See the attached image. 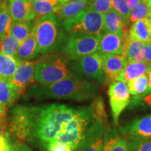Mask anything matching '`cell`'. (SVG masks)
Listing matches in <instances>:
<instances>
[{
  "mask_svg": "<svg viewBox=\"0 0 151 151\" xmlns=\"http://www.w3.org/2000/svg\"><path fill=\"white\" fill-rule=\"evenodd\" d=\"M96 83L73 73L67 78L50 85L32 84L23 94L25 99H71L76 101L97 97Z\"/></svg>",
  "mask_w": 151,
  "mask_h": 151,
  "instance_id": "cell-1",
  "label": "cell"
},
{
  "mask_svg": "<svg viewBox=\"0 0 151 151\" xmlns=\"http://www.w3.org/2000/svg\"><path fill=\"white\" fill-rule=\"evenodd\" d=\"M78 109L58 104L39 106L35 129L36 143L46 148L58 135L63 124L75 116Z\"/></svg>",
  "mask_w": 151,
  "mask_h": 151,
  "instance_id": "cell-2",
  "label": "cell"
},
{
  "mask_svg": "<svg viewBox=\"0 0 151 151\" xmlns=\"http://www.w3.org/2000/svg\"><path fill=\"white\" fill-rule=\"evenodd\" d=\"M34 30L39 52L43 56L61 50L67 37L63 20L53 13L36 19Z\"/></svg>",
  "mask_w": 151,
  "mask_h": 151,
  "instance_id": "cell-3",
  "label": "cell"
},
{
  "mask_svg": "<svg viewBox=\"0 0 151 151\" xmlns=\"http://www.w3.org/2000/svg\"><path fill=\"white\" fill-rule=\"evenodd\" d=\"M39 106L14 105L8 116V132L22 143H36L35 129Z\"/></svg>",
  "mask_w": 151,
  "mask_h": 151,
  "instance_id": "cell-4",
  "label": "cell"
},
{
  "mask_svg": "<svg viewBox=\"0 0 151 151\" xmlns=\"http://www.w3.org/2000/svg\"><path fill=\"white\" fill-rule=\"evenodd\" d=\"M69 59L60 53L44 55L38 60L35 68V81L42 85H50L73 74Z\"/></svg>",
  "mask_w": 151,
  "mask_h": 151,
  "instance_id": "cell-5",
  "label": "cell"
},
{
  "mask_svg": "<svg viewBox=\"0 0 151 151\" xmlns=\"http://www.w3.org/2000/svg\"><path fill=\"white\" fill-rule=\"evenodd\" d=\"M101 35L69 33L62 47V53L69 60H76L97 52Z\"/></svg>",
  "mask_w": 151,
  "mask_h": 151,
  "instance_id": "cell-6",
  "label": "cell"
},
{
  "mask_svg": "<svg viewBox=\"0 0 151 151\" xmlns=\"http://www.w3.org/2000/svg\"><path fill=\"white\" fill-rule=\"evenodd\" d=\"M104 16L88 8L73 18L64 20L63 26L68 33L101 35L104 30Z\"/></svg>",
  "mask_w": 151,
  "mask_h": 151,
  "instance_id": "cell-7",
  "label": "cell"
},
{
  "mask_svg": "<svg viewBox=\"0 0 151 151\" xmlns=\"http://www.w3.org/2000/svg\"><path fill=\"white\" fill-rule=\"evenodd\" d=\"M69 67L73 73L96 83L104 81L103 55L98 51L73 60Z\"/></svg>",
  "mask_w": 151,
  "mask_h": 151,
  "instance_id": "cell-8",
  "label": "cell"
},
{
  "mask_svg": "<svg viewBox=\"0 0 151 151\" xmlns=\"http://www.w3.org/2000/svg\"><path fill=\"white\" fill-rule=\"evenodd\" d=\"M108 94L113 122L115 125L117 126L118 125L120 114L129 104L131 101L127 84L123 81H114L109 85Z\"/></svg>",
  "mask_w": 151,
  "mask_h": 151,
  "instance_id": "cell-9",
  "label": "cell"
},
{
  "mask_svg": "<svg viewBox=\"0 0 151 151\" xmlns=\"http://www.w3.org/2000/svg\"><path fill=\"white\" fill-rule=\"evenodd\" d=\"M105 126L101 122L94 121L73 151H103Z\"/></svg>",
  "mask_w": 151,
  "mask_h": 151,
  "instance_id": "cell-10",
  "label": "cell"
},
{
  "mask_svg": "<svg viewBox=\"0 0 151 151\" xmlns=\"http://www.w3.org/2000/svg\"><path fill=\"white\" fill-rule=\"evenodd\" d=\"M94 121L91 106L81 107L69 121L63 124L60 132L71 134L82 139L87 129Z\"/></svg>",
  "mask_w": 151,
  "mask_h": 151,
  "instance_id": "cell-11",
  "label": "cell"
},
{
  "mask_svg": "<svg viewBox=\"0 0 151 151\" xmlns=\"http://www.w3.org/2000/svg\"><path fill=\"white\" fill-rule=\"evenodd\" d=\"M103 71L104 73V83L111 85L127 67L128 61L122 55H102Z\"/></svg>",
  "mask_w": 151,
  "mask_h": 151,
  "instance_id": "cell-12",
  "label": "cell"
},
{
  "mask_svg": "<svg viewBox=\"0 0 151 151\" xmlns=\"http://www.w3.org/2000/svg\"><path fill=\"white\" fill-rule=\"evenodd\" d=\"M129 32L122 35L103 32L100 37L98 52L101 55H124L126 37Z\"/></svg>",
  "mask_w": 151,
  "mask_h": 151,
  "instance_id": "cell-13",
  "label": "cell"
},
{
  "mask_svg": "<svg viewBox=\"0 0 151 151\" xmlns=\"http://www.w3.org/2000/svg\"><path fill=\"white\" fill-rule=\"evenodd\" d=\"M124 138H151V115L137 118L119 129Z\"/></svg>",
  "mask_w": 151,
  "mask_h": 151,
  "instance_id": "cell-14",
  "label": "cell"
},
{
  "mask_svg": "<svg viewBox=\"0 0 151 151\" xmlns=\"http://www.w3.org/2000/svg\"><path fill=\"white\" fill-rule=\"evenodd\" d=\"M37 62H20L14 76L9 81L13 86L25 92L27 88L35 81V68Z\"/></svg>",
  "mask_w": 151,
  "mask_h": 151,
  "instance_id": "cell-15",
  "label": "cell"
},
{
  "mask_svg": "<svg viewBox=\"0 0 151 151\" xmlns=\"http://www.w3.org/2000/svg\"><path fill=\"white\" fill-rule=\"evenodd\" d=\"M8 9L13 22L32 21L37 18L29 0H9Z\"/></svg>",
  "mask_w": 151,
  "mask_h": 151,
  "instance_id": "cell-16",
  "label": "cell"
},
{
  "mask_svg": "<svg viewBox=\"0 0 151 151\" xmlns=\"http://www.w3.org/2000/svg\"><path fill=\"white\" fill-rule=\"evenodd\" d=\"M103 151H129L128 142L116 127L108 125L104 134Z\"/></svg>",
  "mask_w": 151,
  "mask_h": 151,
  "instance_id": "cell-17",
  "label": "cell"
},
{
  "mask_svg": "<svg viewBox=\"0 0 151 151\" xmlns=\"http://www.w3.org/2000/svg\"><path fill=\"white\" fill-rule=\"evenodd\" d=\"M103 32L126 34L129 32L128 24L125 19L112 8L104 16Z\"/></svg>",
  "mask_w": 151,
  "mask_h": 151,
  "instance_id": "cell-18",
  "label": "cell"
},
{
  "mask_svg": "<svg viewBox=\"0 0 151 151\" xmlns=\"http://www.w3.org/2000/svg\"><path fill=\"white\" fill-rule=\"evenodd\" d=\"M92 1V0H71L60 4L53 14L64 21L86 10L90 6Z\"/></svg>",
  "mask_w": 151,
  "mask_h": 151,
  "instance_id": "cell-19",
  "label": "cell"
},
{
  "mask_svg": "<svg viewBox=\"0 0 151 151\" xmlns=\"http://www.w3.org/2000/svg\"><path fill=\"white\" fill-rule=\"evenodd\" d=\"M40 52L33 28L32 32L29 37L20 43L18 52L15 56V59L19 63L23 62H30L38 58Z\"/></svg>",
  "mask_w": 151,
  "mask_h": 151,
  "instance_id": "cell-20",
  "label": "cell"
},
{
  "mask_svg": "<svg viewBox=\"0 0 151 151\" xmlns=\"http://www.w3.org/2000/svg\"><path fill=\"white\" fill-rule=\"evenodd\" d=\"M129 35L134 40L151 43V19L146 18L132 23L129 29Z\"/></svg>",
  "mask_w": 151,
  "mask_h": 151,
  "instance_id": "cell-21",
  "label": "cell"
},
{
  "mask_svg": "<svg viewBox=\"0 0 151 151\" xmlns=\"http://www.w3.org/2000/svg\"><path fill=\"white\" fill-rule=\"evenodd\" d=\"M148 74L141 76L127 83L129 93L134 96L130 101V103H132V106L140 104L143 96L148 90Z\"/></svg>",
  "mask_w": 151,
  "mask_h": 151,
  "instance_id": "cell-22",
  "label": "cell"
},
{
  "mask_svg": "<svg viewBox=\"0 0 151 151\" xmlns=\"http://www.w3.org/2000/svg\"><path fill=\"white\" fill-rule=\"evenodd\" d=\"M23 92L11 85L9 81L0 78V104L6 108L16 102Z\"/></svg>",
  "mask_w": 151,
  "mask_h": 151,
  "instance_id": "cell-23",
  "label": "cell"
},
{
  "mask_svg": "<svg viewBox=\"0 0 151 151\" xmlns=\"http://www.w3.org/2000/svg\"><path fill=\"white\" fill-rule=\"evenodd\" d=\"M145 43L134 40L128 34L126 37L124 55L128 62H142L144 61L143 48Z\"/></svg>",
  "mask_w": 151,
  "mask_h": 151,
  "instance_id": "cell-24",
  "label": "cell"
},
{
  "mask_svg": "<svg viewBox=\"0 0 151 151\" xmlns=\"http://www.w3.org/2000/svg\"><path fill=\"white\" fill-rule=\"evenodd\" d=\"M149 64L146 62H128L127 67L120 73L117 81L128 83L129 81L147 74Z\"/></svg>",
  "mask_w": 151,
  "mask_h": 151,
  "instance_id": "cell-25",
  "label": "cell"
},
{
  "mask_svg": "<svg viewBox=\"0 0 151 151\" xmlns=\"http://www.w3.org/2000/svg\"><path fill=\"white\" fill-rule=\"evenodd\" d=\"M35 21H15L11 24L9 33L22 43L32 32Z\"/></svg>",
  "mask_w": 151,
  "mask_h": 151,
  "instance_id": "cell-26",
  "label": "cell"
},
{
  "mask_svg": "<svg viewBox=\"0 0 151 151\" xmlns=\"http://www.w3.org/2000/svg\"><path fill=\"white\" fill-rule=\"evenodd\" d=\"M18 65L19 62L14 58L0 52V78L10 81Z\"/></svg>",
  "mask_w": 151,
  "mask_h": 151,
  "instance_id": "cell-27",
  "label": "cell"
},
{
  "mask_svg": "<svg viewBox=\"0 0 151 151\" xmlns=\"http://www.w3.org/2000/svg\"><path fill=\"white\" fill-rule=\"evenodd\" d=\"M92 114H93L94 121L101 122L106 127L109 125L108 123V116H107L104 100L101 96H97L94 98L91 104Z\"/></svg>",
  "mask_w": 151,
  "mask_h": 151,
  "instance_id": "cell-28",
  "label": "cell"
},
{
  "mask_svg": "<svg viewBox=\"0 0 151 151\" xmlns=\"http://www.w3.org/2000/svg\"><path fill=\"white\" fill-rule=\"evenodd\" d=\"M37 17L46 16L54 13L57 7L60 5L59 0H46V1H36L32 3Z\"/></svg>",
  "mask_w": 151,
  "mask_h": 151,
  "instance_id": "cell-29",
  "label": "cell"
},
{
  "mask_svg": "<svg viewBox=\"0 0 151 151\" xmlns=\"http://www.w3.org/2000/svg\"><path fill=\"white\" fill-rule=\"evenodd\" d=\"M20 43H21L18 39L9 33L1 38V52L6 55L15 58Z\"/></svg>",
  "mask_w": 151,
  "mask_h": 151,
  "instance_id": "cell-30",
  "label": "cell"
},
{
  "mask_svg": "<svg viewBox=\"0 0 151 151\" xmlns=\"http://www.w3.org/2000/svg\"><path fill=\"white\" fill-rule=\"evenodd\" d=\"M149 18V6L148 0H141L137 6L131 10L129 18L127 20L128 25L130 23Z\"/></svg>",
  "mask_w": 151,
  "mask_h": 151,
  "instance_id": "cell-31",
  "label": "cell"
},
{
  "mask_svg": "<svg viewBox=\"0 0 151 151\" xmlns=\"http://www.w3.org/2000/svg\"><path fill=\"white\" fill-rule=\"evenodd\" d=\"M13 20L8 9L7 4L3 2L2 7L0 10V38H3L8 35Z\"/></svg>",
  "mask_w": 151,
  "mask_h": 151,
  "instance_id": "cell-32",
  "label": "cell"
},
{
  "mask_svg": "<svg viewBox=\"0 0 151 151\" xmlns=\"http://www.w3.org/2000/svg\"><path fill=\"white\" fill-rule=\"evenodd\" d=\"M129 151H151V138H125Z\"/></svg>",
  "mask_w": 151,
  "mask_h": 151,
  "instance_id": "cell-33",
  "label": "cell"
},
{
  "mask_svg": "<svg viewBox=\"0 0 151 151\" xmlns=\"http://www.w3.org/2000/svg\"><path fill=\"white\" fill-rule=\"evenodd\" d=\"M88 9L105 14L112 9V0H92Z\"/></svg>",
  "mask_w": 151,
  "mask_h": 151,
  "instance_id": "cell-34",
  "label": "cell"
},
{
  "mask_svg": "<svg viewBox=\"0 0 151 151\" xmlns=\"http://www.w3.org/2000/svg\"><path fill=\"white\" fill-rule=\"evenodd\" d=\"M112 7L121 15L127 22L131 10L127 6L125 0H112Z\"/></svg>",
  "mask_w": 151,
  "mask_h": 151,
  "instance_id": "cell-35",
  "label": "cell"
},
{
  "mask_svg": "<svg viewBox=\"0 0 151 151\" xmlns=\"http://www.w3.org/2000/svg\"><path fill=\"white\" fill-rule=\"evenodd\" d=\"M47 151H73V149L65 143L52 141L46 146Z\"/></svg>",
  "mask_w": 151,
  "mask_h": 151,
  "instance_id": "cell-36",
  "label": "cell"
},
{
  "mask_svg": "<svg viewBox=\"0 0 151 151\" xmlns=\"http://www.w3.org/2000/svg\"><path fill=\"white\" fill-rule=\"evenodd\" d=\"M0 151H16L9 132L5 137L0 138Z\"/></svg>",
  "mask_w": 151,
  "mask_h": 151,
  "instance_id": "cell-37",
  "label": "cell"
},
{
  "mask_svg": "<svg viewBox=\"0 0 151 151\" xmlns=\"http://www.w3.org/2000/svg\"><path fill=\"white\" fill-rule=\"evenodd\" d=\"M8 116L6 113L2 116H0V138L5 137L8 133Z\"/></svg>",
  "mask_w": 151,
  "mask_h": 151,
  "instance_id": "cell-38",
  "label": "cell"
},
{
  "mask_svg": "<svg viewBox=\"0 0 151 151\" xmlns=\"http://www.w3.org/2000/svg\"><path fill=\"white\" fill-rule=\"evenodd\" d=\"M11 141H12L13 145H14L16 151H32V149L24 143L20 142V141L12 139V138H11Z\"/></svg>",
  "mask_w": 151,
  "mask_h": 151,
  "instance_id": "cell-39",
  "label": "cell"
},
{
  "mask_svg": "<svg viewBox=\"0 0 151 151\" xmlns=\"http://www.w3.org/2000/svg\"><path fill=\"white\" fill-rule=\"evenodd\" d=\"M143 57L144 61L151 65V43H145L143 48Z\"/></svg>",
  "mask_w": 151,
  "mask_h": 151,
  "instance_id": "cell-40",
  "label": "cell"
},
{
  "mask_svg": "<svg viewBox=\"0 0 151 151\" xmlns=\"http://www.w3.org/2000/svg\"><path fill=\"white\" fill-rule=\"evenodd\" d=\"M147 74H148V80H149V83H148V90H147V91L146 93H145L144 96H143V97H145V96L148 95V94H150L151 92V65H149V67H148V71H147Z\"/></svg>",
  "mask_w": 151,
  "mask_h": 151,
  "instance_id": "cell-41",
  "label": "cell"
},
{
  "mask_svg": "<svg viewBox=\"0 0 151 151\" xmlns=\"http://www.w3.org/2000/svg\"><path fill=\"white\" fill-rule=\"evenodd\" d=\"M125 1L129 9L130 10H132L134 7L137 6L138 4L140 2L141 0H125Z\"/></svg>",
  "mask_w": 151,
  "mask_h": 151,
  "instance_id": "cell-42",
  "label": "cell"
},
{
  "mask_svg": "<svg viewBox=\"0 0 151 151\" xmlns=\"http://www.w3.org/2000/svg\"><path fill=\"white\" fill-rule=\"evenodd\" d=\"M141 102H143L144 104H146V105H148L150 107H151V92L150 94H148V95L145 96V97L143 98Z\"/></svg>",
  "mask_w": 151,
  "mask_h": 151,
  "instance_id": "cell-43",
  "label": "cell"
},
{
  "mask_svg": "<svg viewBox=\"0 0 151 151\" xmlns=\"http://www.w3.org/2000/svg\"><path fill=\"white\" fill-rule=\"evenodd\" d=\"M6 113V108L0 104V116H2Z\"/></svg>",
  "mask_w": 151,
  "mask_h": 151,
  "instance_id": "cell-44",
  "label": "cell"
},
{
  "mask_svg": "<svg viewBox=\"0 0 151 151\" xmlns=\"http://www.w3.org/2000/svg\"><path fill=\"white\" fill-rule=\"evenodd\" d=\"M149 6V18L151 19V0H148Z\"/></svg>",
  "mask_w": 151,
  "mask_h": 151,
  "instance_id": "cell-45",
  "label": "cell"
},
{
  "mask_svg": "<svg viewBox=\"0 0 151 151\" xmlns=\"http://www.w3.org/2000/svg\"><path fill=\"white\" fill-rule=\"evenodd\" d=\"M59 1H60V4H62L66 3V2H67V1H71V0H59Z\"/></svg>",
  "mask_w": 151,
  "mask_h": 151,
  "instance_id": "cell-46",
  "label": "cell"
},
{
  "mask_svg": "<svg viewBox=\"0 0 151 151\" xmlns=\"http://www.w3.org/2000/svg\"><path fill=\"white\" fill-rule=\"evenodd\" d=\"M30 2L32 3L33 1H46V0H29Z\"/></svg>",
  "mask_w": 151,
  "mask_h": 151,
  "instance_id": "cell-47",
  "label": "cell"
},
{
  "mask_svg": "<svg viewBox=\"0 0 151 151\" xmlns=\"http://www.w3.org/2000/svg\"><path fill=\"white\" fill-rule=\"evenodd\" d=\"M2 4H3V2H1V1H0V10H1V7H2Z\"/></svg>",
  "mask_w": 151,
  "mask_h": 151,
  "instance_id": "cell-48",
  "label": "cell"
},
{
  "mask_svg": "<svg viewBox=\"0 0 151 151\" xmlns=\"http://www.w3.org/2000/svg\"><path fill=\"white\" fill-rule=\"evenodd\" d=\"M1 39L0 38V52H1Z\"/></svg>",
  "mask_w": 151,
  "mask_h": 151,
  "instance_id": "cell-49",
  "label": "cell"
},
{
  "mask_svg": "<svg viewBox=\"0 0 151 151\" xmlns=\"http://www.w3.org/2000/svg\"><path fill=\"white\" fill-rule=\"evenodd\" d=\"M6 1H9V0H6Z\"/></svg>",
  "mask_w": 151,
  "mask_h": 151,
  "instance_id": "cell-50",
  "label": "cell"
},
{
  "mask_svg": "<svg viewBox=\"0 0 151 151\" xmlns=\"http://www.w3.org/2000/svg\"><path fill=\"white\" fill-rule=\"evenodd\" d=\"M0 1H2V0H0Z\"/></svg>",
  "mask_w": 151,
  "mask_h": 151,
  "instance_id": "cell-51",
  "label": "cell"
}]
</instances>
